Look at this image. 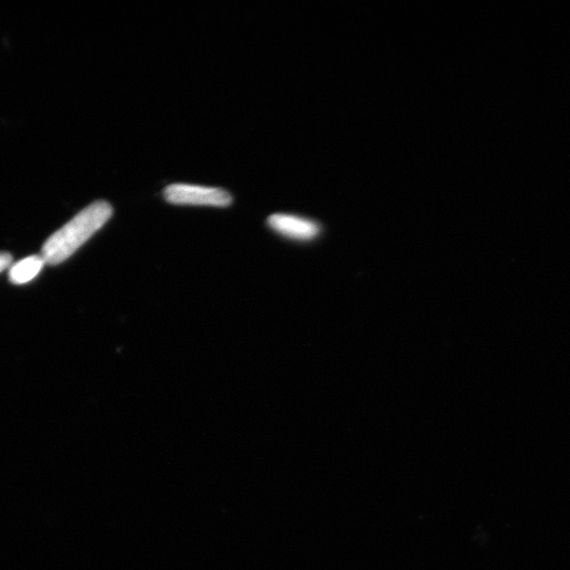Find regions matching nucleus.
<instances>
[{
    "label": "nucleus",
    "instance_id": "f257e3e1",
    "mask_svg": "<svg viewBox=\"0 0 570 570\" xmlns=\"http://www.w3.org/2000/svg\"><path fill=\"white\" fill-rule=\"evenodd\" d=\"M113 209L106 201L87 206L44 244L42 257L50 265L60 264L70 258L112 217Z\"/></svg>",
    "mask_w": 570,
    "mask_h": 570
},
{
    "label": "nucleus",
    "instance_id": "39448f33",
    "mask_svg": "<svg viewBox=\"0 0 570 570\" xmlns=\"http://www.w3.org/2000/svg\"><path fill=\"white\" fill-rule=\"evenodd\" d=\"M12 263V256L9 253H0V273L4 272Z\"/></svg>",
    "mask_w": 570,
    "mask_h": 570
},
{
    "label": "nucleus",
    "instance_id": "20e7f679",
    "mask_svg": "<svg viewBox=\"0 0 570 570\" xmlns=\"http://www.w3.org/2000/svg\"><path fill=\"white\" fill-rule=\"evenodd\" d=\"M46 264L42 256H30L11 266L9 272L10 281L16 285H22L33 280Z\"/></svg>",
    "mask_w": 570,
    "mask_h": 570
},
{
    "label": "nucleus",
    "instance_id": "f03ea898",
    "mask_svg": "<svg viewBox=\"0 0 570 570\" xmlns=\"http://www.w3.org/2000/svg\"><path fill=\"white\" fill-rule=\"evenodd\" d=\"M165 199L175 205L226 207L232 204L230 193L222 188L173 184L164 190Z\"/></svg>",
    "mask_w": 570,
    "mask_h": 570
},
{
    "label": "nucleus",
    "instance_id": "7ed1b4c3",
    "mask_svg": "<svg viewBox=\"0 0 570 570\" xmlns=\"http://www.w3.org/2000/svg\"><path fill=\"white\" fill-rule=\"evenodd\" d=\"M268 223L276 233L297 241H310L320 232L316 222L293 215L275 214Z\"/></svg>",
    "mask_w": 570,
    "mask_h": 570
}]
</instances>
